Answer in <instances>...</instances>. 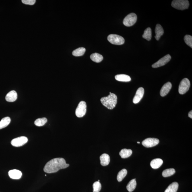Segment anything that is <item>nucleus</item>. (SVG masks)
Masks as SVG:
<instances>
[{
    "label": "nucleus",
    "mask_w": 192,
    "mask_h": 192,
    "mask_svg": "<svg viewBox=\"0 0 192 192\" xmlns=\"http://www.w3.org/2000/svg\"><path fill=\"white\" fill-rule=\"evenodd\" d=\"M69 164L66 163L65 159L63 158H54L48 162L44 168V171L47 173L58 172L60 170L68 167Z\"/></svg>",
    "instance_id": "f257e3e1"
},
{
    "label": "nucleus",
    "mask_w": 192,
    "mask_h": 192,
    "mask_svg": "<svg viewBox=\"0 0 192 192\" xmlns=\"http://www.w3.org/2000/svg\"><path fill=\"white\" fill-rule=\"evenodd\" d=\"M117 100L118 98L116 95L110 92V95L108 96L101 98L100 101L104 106L108 109L112 110L116 106Z\"/></svg>",
    "instance_id": "f03ea898"
},
{
    "label": "nucleus",
    "mask_w": 192,
    "mask_h": 192,
    "mask_svg": "<svg viewBox=\"0 0 192 192\" xmlns=\"http://www.w3.org/2000/svg\"><path fill=\"white\" fill-rule=\"evenodd\" d=\"M171 5L176 9L183 11L189 8V3L187 0H174L172 1Z\"/></svg>",
    "instance_id": "7ed1b4c3"
},
{
    "label": "nucleus",
    "mask_w": 192,
    "mask_h": 192,
    "mask_svg": "<svg viewBox=\"0 0 192 192\" xmlns=\"http://www.w3.org/2000/svg\"><path fill=\"white\" fill-rule=\"evenodd\" d=\"M190 83L187 78L183 79L180 82L179 86V92L180 94H184L188 91L190 88Z\"/></svg>",
    "instance_id": "20e7f679"
},
{
    "label": "nucleus",
    "mask_w": 192,
    "mask_h": 192,
    "mask_svg": "<svg viewBox=\"0 0 192 192\" xmlns=\"http://www.w3.org/2000/svg\"><path fill=\"white\" fill-rule=\"evenodd\" d=\"M108 39L110 43L113 45H122L124 42V39L122 37L116 34L109 35Z\"/></svg>",
    "instance_id": "39448f33"
},
{
    "label": "nucleus",
    "mask_w": 192,
    "mask_h": 192,
    "mask_svg": "<svg viewBox=\"0 0 192 192\" xmlns=\"http://www.w3.org/2000/svg\"><path fill=\"white\" fill-rule=\"evenodd\" d=\"M137 20V15L135 13H131L124 18L123 20V24L127 27H130L135 24Z\"/></svg>",
    "instance_id": "423d86ee"
},
{
    "label": "nucleus",
    "mask_w": 192,
    "mask_h": 192,
    "mask_svg": "<svg viewBox=\"0 0 192 192\" xmlns=\"http://www.w3.org/2000/svg\"><path fill=\"white\" fill-rule=\"evenodd\" d=\"M86 104L84 101H81L78 104L76 110V115L78 118H82L86 115Z\"/></svg>",
    "instance_id": "0eeeda50"
},
{
    "label": "nucleus",
    "mask_w": 192,
    "mask_h": 192,
    "mask_svg": "<svg viewBox=\"0 0 192 192\" xmlns=\"http://www.w3.org/2000/svg\"><path fill=\"white\" fill-rule=\"evenodd\" d=\"M28 141L27 137L25 136L16 138L11 140V143L13 146L15 147H19L26 144Z\"/></svg>",
    "instance_id": "6e6552de"
},
{
    "label": "nucleus",
    "mask_w": 192,
    "mask_h": 192,
    "mask_svg": "<svg viewBox=\"0 0 192 192\" xmlns=\"http://www.w3.org/2000/svg\"><path fill=\"white\" fill-rule=\"evenodd\" d=\"M159 142V140L156 138H149L145 139L142 142V144L145 147L150 148L156 146Z\"/></svg>",
    "instance_id": "1a4fd4ad"
},
{
    "label": "nucleus",
    "mask_w": 192,
    "mask_h": 192,
    "mask_svg": "<svg viewBox=\"0 0 192 192\" xmlns=\"http://www.w3.org/2000/svg\"><path fill=\"white\" fill-rule=\"evenodd\" d=\"M171 59V56L169 54H168V55L165 56L163 58L160 59L159 61L153 64L152 65V67L153 68H157L158 67L162 66L165 65L167 63L169 62Z\"/></svg>",
    "instance_id": "9d476101"
},
{
    "label": "nucleus",
    "mask_w": 192,
    "mask_h": 192,
    "mask_svg": "<svg viewBox=\"0 0 192 192\" xmlns=\"http://www.w3.org/2000/svg\"><path fill=\"white\" fill-rule=\"evenodd\" d=\"M144 89L142 87L139 88L136 92L135 96L133 99V102L135 104L138 103L143 97L144 94Z\"/></svg>",
    "instance_id": "9b49d317"
},
{
    "label": "nucleus",
    "mask_w": 192,
    "mask_h": 192,
    "mask_svg": "<svg viewBox=\"0 0 192 192\" xmlns=\"http://www.w3.org/2000/svg\"><path fill=\"white\" fill-rule=\"evenodd\" d=\"M172 87V84L170 82L165 83L162 86L160 91V95L162 97L166 96L169 93Z\"/></svg>",
    "instance_id": "f8f14e48"
},
{
    "label": "nucleus",
    "mask_w": 192,
    "mask_h": 192,
    "mask_svg": "<svg viewBox=\"0 0 192 192\" xmlns=\"http://www.w3.org/2000/svg\"><path fill=\"white\" fill-rule=\"evenodd\" d=\"M9 177L13 179H19L21 178L22 174L21 171L17 169L11 170L8 173Z\"/></svg>",
    "instance_id": "ddd939ff"
},
{
    "label": "nucleus",
    "mask_w": 192,
    "mask_h": 192,
    "mask_svg": "<svg viewBox=\"0 0 192 192\" xmlns=\"http://www.w3.org/2000/svg\"><path fill=\"white\" fill-rule=\"evenodd\" d=\"M17 95L15 91L12 90L9 92L5 97L6 100L9 102H14L17 100Z\"/></svg>",
    "instance_id": "4468645a"
},
{
    "label": "nucleus",
    "mask_w": 192,
    "mask_h": 192,
    "mask_svg": "<svg viewBox=\"0 0 192 192\" xmlns=\"http://www.w3.org/2000/svg\"><path fill=\"white\" fill-rule=\"evenodd\" d=\"M155 31L156 33V36H155V39L157 40H159L161 36L164 33L163 28L160 24H157Z\"/></svg>",
    "instance_id": "2eb2a0df"
},
{
    "label": "nucleus",
    "mask_w": 192,
    "mask_h": 192,
    "mask_svg": "<svg viewBox=\"0 0 192 192\" xmlns=\"http://www.w3.org/2000/svg\"><path fill=\"white\" fill-rule=\"evenodd\" d=\"M100 163L102 166H105L108 165L110 162V157L109 155L106 153H104L100 157Z\"/></svg>",
    "instance_id": "dca6fc26"
},
{
    "label": "nucleus",
    "mask_w": 192,
    "mask_h": 192,
    "mask_svg": "<svg viewBox=\"0 0 192 192\" xmlns=\"http://www.w3.org/2000/svg\"><path fill=\"white\" fill-rule=\"evenodd\" d=\"M163 163V161L160 158L154 159L151 162V166L152 168L157 169L159 168Z\"/></svg>",
    "instance_id": "f3484780"
},
{
    "label": "nucleus",
    "mask_w": 192,
    "mask_h": 192,
    "mask_svg": "<svg viewBox=\"0 0 192 192\" xmlns=\"http://www.w3.org/2000/svg\"><path fill=\"white\" fill-rule=\"evenodd\" d=\"M115 78L118 81L123 82H128L131 80L129 76L124 74L117 75L115 76Z\"/></svg>",
    "instance_id": "a211bd4d"
},
{
    "label": "nucleus",
    "mask_w": 192,
    "mask_h": 192,
    "mask_svg": "<svg viewBox=\"0 0 192 192\" xmlns=\"http://www.w3.org/2000/svg\"><path fill=\"white\" fill-rule=\"evenodd\" d=\"M178 187V183L175 182L170 184L165 192H177Z\"/></svg>",
    "instance_id": "6ab92c4d"
},
{
    "label": "nucleus",
    "mask_w": 192,
    "mask_h": 192,
    "mask_svg": "<svg viewBox=\"0 0 192 192\" xmlns=\"http://www.w3.org/2000/svg\"><path fill=\"white\" fill-rule=\"evenodd\" d=\"M132 153L131 149H123L120 152L119 155L122 158H126L131 156Z\"/></svg>",
    "instance_id": "aec40b11"
},
{
    "label": "nucleus",
    "mask_w": 192,
    "mask_h": 192,
    "mask_svg": "<svg viewBox=\"0 0 192 192\" xmlns=\"http://www.w3.org/2000/svg\"><path fill=\"white\" fill-rule=\"evenodd\" d=\"M90 58L92 61L96 63L100 62L103 59V57L100 54L95 53L90 55Z\"/></svg>",
    "instance_id": "412c9836"
},
{
    "label": "nucleus",
    "mask_w": 192,
    "mask_h": 192,
    "mask_svg": "<svg viewBox=\"0 0 192 192\" xmlns=\"http://www.w3.org/2000/svg\"><path fill=\"white\" fill-rule=\"evenodd\" d=\"M11 121V119L9 117H6L2 118L0 121V130L7 127Z\"/></svg>",
    "instance_id": "4be33fe9"
},
{
    "label": "nucleus",
    "mask_w": 192,
    "mask_h": 192,
    "mask_svg": "<svg viewBox=\"0 0 192 192\" xmlns=\"http://www.w3.org/2000/svg\"><path fill=\"white\" fill-rule=\"evenodd\" d=\"M137 183L135 179H133L130 181L127 186L126 188L129 192H131L134 191L135 189Z\"/></svg>",
    "instance_id": "5701e85b"
},
{
    "label": "nucleus",
    "mask_w": 192,
    "mask_h": 192,
    "mask_svg": "<svg viewBox=\"0 0 192 192\" xmlns=\"http://www.w3.org/2000/svg\"><path fill=\"white\" fill-rule=\"evenodd\" d=\"M86 50L84 47H80L77 48L72 52V54L74 56H80L84 55Z\"/></svg>",
    "instance_id": "b1692460"
},
{
    "label": "nucleus",
    "mask_w": 192,
    "mask_h": 192,
    "mask_svg": "<svg viewBox=\"0 0 192 192\" xmlns=\"http://www.w3.org/2000/svg\"><path fill=\"white\" fill-rule=\"evenodd\" d=\"M142 37L147 41H150L152 38V30L150 27H148L145 30Z\"/></svg>",
    "instance_id": "393cba45"
},
{
    "label": "nucleus",
    "mask_w": 192,
    "mask_h": 192,
    "mask_svg": "<svg viewBox=\"0 0 192 192\" xmlns=\"http://www.w3.org/2000/svg\"><path fill=\"white\" fill-rule=\"evenodd\" d=\"M127 171L126 169H124L121 170L118 172V176H117V180L118 182L122 181V180L125 178L127 175Z\"/></svg>",
    "instance_id": "a878e982"
},
{
    "label": "nucleus",
    "mask_w": 192,
    "mask_h": 192,
    "mask_svg": "<svg viewBox=\"0 0 192 192\" xmlns=\"http://www.w3.org/2000/svg\"><path fill=\"white\" fill-rule=\"evenodd\" d=\"M175 173V170L173 168L168 169L164 170L162 175L164 177H167L173 175Z\"/></svg>",
    "instance_id": "bb28decb"
},
{
    "label": "nucleus",
    "mask_w": 192,
    "mask_h": 192,
    "mask_svg": "<svg viewBox=\"0 0 192 192\" xmlns=\"http://www.w3.org/2000/svg\"><path fill=\"white\" fill-rule=\"evenodd\" d=\"M47 121V120L46 118H43L36 119L34 123L36 126L40 127L45 125Z\"/></svg>",
    "instance_id": "cd10ccee"
},
{
    "label": "nucleus",
    "mask_w": 192,
    "mask_h": 192,
    "mask_svg": "<svg viewBox=\"0 0 192 192\" xmlns=\"http://www.w3.org/2000/svg\"><path fill=\"white\" fill-rule=\"evenodd\" d=\"M184 40L186 44L192 48V37L190 35H186L184 36Z\"/></svg>",
    "instance_id": "c85d7f7f"
},
{
    "label": "nucleus",
    "mask_w": 192,
    "mask_h": 192,
    "mask_svg": "<svg viewBox=\"0 0 192 192\" xmlns=\"http://www.w3.org/2000/svg\"><path fill=\"white\" fill-rule=\"evenodd\" d=\"M93 192H99L102 189V185L99 181H96L93 184Z\"/></svg>",
    "instance_id": "c756f323"
},
{
    "label": "nucleus",
    "mask_w": 192,
    "mask_h": 192,
    "mask_svg": "<svg viewBox=\"0 0 192 192\" xmlns=\"http://www.w3.org/2000/svg\"><path fill=\"white\" fill-rule=\"evenodd\" d=\"M22 2L26 5H33L36 2L35 0H22Z\"/></svg>",
    "instance_id": "7c9ffc66"
},
{
    "label": "nucleus",
    "mask_w": 192,
    "mask_h": 192,
    "mask_svg": "<svg viewBox=\"0 0 192 192\" xmlns=\"http://www.w3.org/2000/svg\"><path fill=\"white\" fill-rule=\"evenodd\" d=\"M188 116L190 118H192V110H191V111H190L189 112V114H188Z\"/></svg>",
    "instance_id": "2f4dec72"
},
{
    "label": "nucleus",
    "mask_w": 192,
    "mask_h": 192,
    "mask_svg": "<svg viewBox=\"0 0 192 192\" xmlns=\"http://www.w3.org/2000/svg\"><path fill=\"white\" fill-rule=\"evenodd\" d=\"M137 143H139V144H140V142H138Z\"/></svg>",
    "instance_id": "473e14b6"
},
{
    "label": "nucleus",
    "mask_w": 192,
    "mask_h": 192,
    "mask_svg": "<svg viewBox=\"0 0 192 192\" xmlns=\"http://www.w3.org/2000/svg\"><path fill=\"white\" fill-rule=\"evenodd\" d=\"M98 181L99 182V181H100V180H98Z\"/></svg>",
    "instance_id": "72a5a7b5"
}]
</instances>
